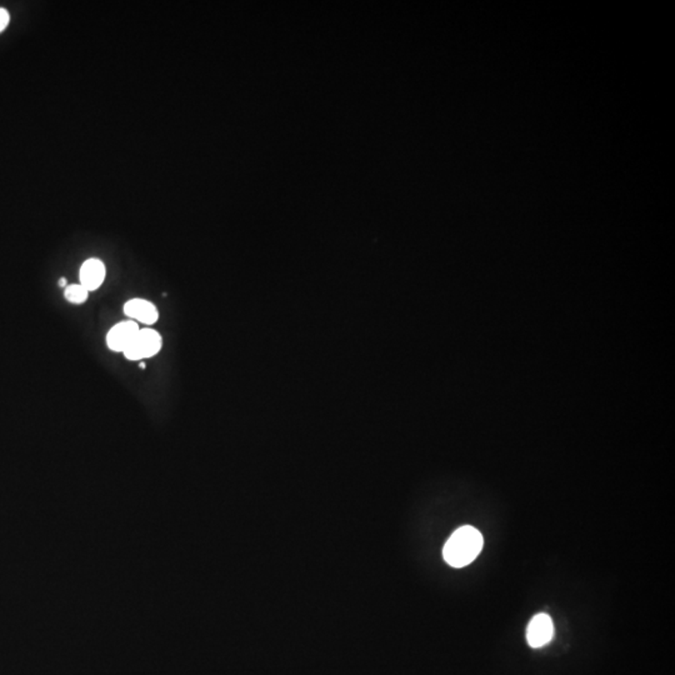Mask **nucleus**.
<instances>
[{"mask_svg":"<svg viewBox=\"0 0 675 675\" xmlns=\"http://www.w3.org/2000/svg\"><path fill=\"white\" fill-rule=\"evenodd\" d=\"M139 367H141V369H146V368H147V365H146V363H141V365H139Z\"/></svg>","mask_w":675,"mask_h":675,"instance_id":"10","label":"nucleus"},{"mask_svg":"<svg viewBox=\"0 0 675 675\" xmlns=\"http://www.w3.org/2000/svg\"><path fill=\"white\" fill-rule=\"evenodd\" d=\"M89 297V292L82 284H71L65 288L64 298L71 304H83Z\"/></svg>","mask_w":675,"mask_h":675,"instance_id":"7","label":"nucleus"},{"mask_svg":"<svg viewBox=\"0 0 675 675\" xmlns=\"http://www.w3.org/2000/svg\"><path fill=\"white\" fill-rule=\"evenodd\" d=\"M9 20H10V17H9L7 9L0 8V32H3L7 28Z\"/></svg>","mask_w":675,"mask_h":675,"instance_id":"8","label":"nucleus"},{"mask_svg":"<svg viewBox=\"0 0 675 675\" xmlns=\"http://www.w3.org/2000/svg\"><path fill=\"white\" fill-rule=\"evenodd\" d=\"M483 549V535L478 529L465 525L457 529L443 549V556L449 566L463 568L480 554Z\"/></svg>","mask_w":675,"mask_h":675,"instance_id":"1","label":"nucleus"},{"mask_svg":"<svg viewBox=\"0 0 675 675\" xmlns=\"http://www.w3.org/2000/svg\"><path fill=\"white\" fill-rule=\"evenodd\" d=\"M59 287L60 288L68 287V281H67L65 278H60V279H59Z\"/></svg>","mask_w":675,"mask_h":675,"instance_id":"9","label":"nucleus"},{"mask_svg":"<svg viewBox=\"0 0 675 675\" xmlns=\"http://www.w3.org/2000/svg\"><path fill=\"white\" fill-rule=\"evenodd\" d=\"M554 634L553 622L548 614H538L530 620L527 629V639L530 647L541 648L549 643Z\"/></svg>","mask_w":675,"mask_h":675,"instance_id":"3","label":"nucleus"},{"mask_svg":"<svg viewBox=\"0 0 675 675\" xmlns=\"http://www.w3.org/2000/svg\"><path fill=\"white\" fill-rule=\"evenodd\" d=\"M123 310L129 318L135 319L146 325L155 324L159 319V312L157 306L146 299L135 298L129 300L124 304Z\"/></svg>","mask_w":675,"mask_h":675,"instance_id":"5","label":"nucleus"},{"mask_svg":"<svg viewBox=\"0 0 675 675\" xmlns=\"http://www.w3.org/2000/svg\"><path fill=\"white\" fill-rule=\"evenodd\" d=\"M161 349V337L152 328H144L138 331L132 344L124 351V356L129 360H143L157 356Z\"/></svg>","mask_w":675,"mask_h":675,"instance_id":"2","label":"nucleus"},{"mask_svg":"<svg viewBox=\"0 0 675 675\" xmlns=\"http://www.w3.org/2000/svg\"><path fill=\"white\" fill-rule=\"evenodd\" d=\"M107 269L102 261L96 258H90L83 263L80 268V284L88 292H93L99 289L105 279Z\"/></svg>","mask_w":675,"mask_h":675,"instance_id":"6","label":"nucleus"},{"mask_svg":"<svg viewBox=\"0 0 675 675\" xmlns=\"http://www.w3.org/2000/svg\"><path fill=\"white\" fill-rule=\"evenodd\" d=\"M139 331L141 328L133 320L121 322L119 324L114 325L107 335V344L109 349L124 353L128 347L132 344L134 338L137 337Z\"/></svg>","mask_w":675,"mask_h":675,"instance_id":"4","label":"nucleus"}]
</instances>
